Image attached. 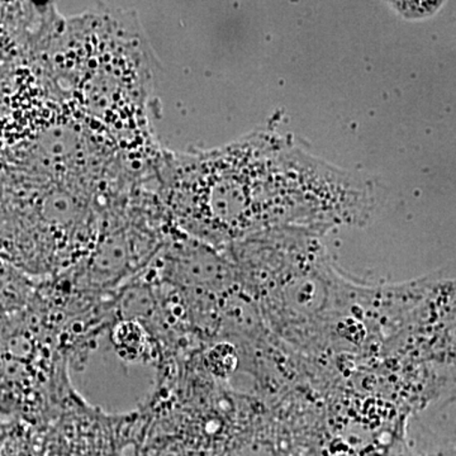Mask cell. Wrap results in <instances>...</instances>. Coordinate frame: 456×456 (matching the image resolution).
Wrapping results in <instances>:
<instances>
[{"mask_svg":"<svg viewBox=\"0 0 456 456\" xmlns=\"http://www.w3.org/2000/svg\"><path fill=\"white\" fill-rule=\"evenodd\" d=\"M160 198L174 226L224 248L270 228L340 226L353 178L277 134L161 159Z\"/></svg>","mask_w":456,"mask_h":456,"instance_id":"1","label":"cell"},{"mask_svg":"<svg viewBox=\"0 0 456 456\" xmlns=\"http://www.w3.org/2000/svg\"><path fill=\"white\" fill-rule=\"evenodd\" d=\"M321 233L275 227L227 246L240 288L273 331L303 350L346 349L369 338L377 342L379 287L341 274Z\"/></svg>","mask_w":456,"mask_h":456,"instance_id":"2","label":"cell"},{"mask_svg":"<svg viewBox=\"0 0 456 456\" xmlns=\"http://www.w3.org/2000/svg\"><path fill=\"white\" fill-rule=\"evenodd\" d=\"M384 351L413 364L456 368V264L392 285Z\"/></svg>","mask_w":456,"mask_h":456,"instance_id":"3","label":"cell"},{"mask_svg":"<svg viewBox=\"0 0 456 456\" xmlns=\"http://www.w3.org/2000/svg\"><path fill=\"white\" fill-rule=\"evenodd\" d=\"M110 342L119 358L126 362L151 359L152 338L145 325L134 320H118L110 331Z\"/></svg>","mask_w":456,"mask_h":456,"instance_id":"4","label":"cell"},{"mask_svg":"<svg viewBox=\"0 0 456 456\" xmlns=\"http://www.w3.org/2000/svg\"><path fill=\"white\" fill-rule=\"evenodd\" d=\"M392 8L407 20H422L435 16L443 7L441 2H393Z\"/></svg>","mask_w":456,"mask_h":456,"instance_id":"5","label":"cell"}]
</instances>
